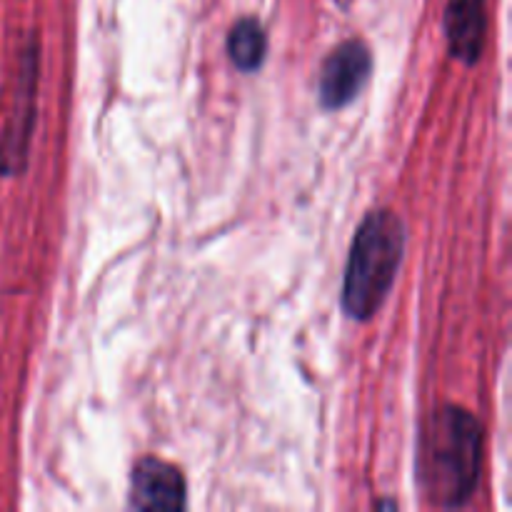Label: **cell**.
I'll use <instances>...</instances> for the list:
<instances>
[{
	"mask_svg": "<svg viewBox=\"0 0 512 512\" xmlns=\"http://www.w3.org/2000/svg\"><path fill=\"white\" fill-rule=\"evenodd\" d=\"M405 223L393 210H375L358 228L343 283V310L353 320H370L388 300L405 255Z\"/></svg>",
	"mask_w": 512,
	"mask_h": 512,
	"instance_id": "cell-2",
	"label": "cell"
},
{
	"mask_svg": "<svg viewBox=\"0 0 512 512\" xmlns=\"http://www.w3.org/2000/svg\"><path fill=\"white\" fill-rule=\"evenodd\" d=\"M185 478L178 468L158 458H143L130 475V508L135 510H183Z\"/></svg>",
	"mask_w": 512,
	"mask_h": 512,
	"instance_id": "cell-5",
	"label": "cell"
},
{
	"mask_svg": "<svg viewBox=\"0 0 512 512\" xmlns=\"http://www.w3.org/2000/svg\"><path fill=\"white\" fill-rule=\"evenodd\" d=\"M373 70V55L363 40H345L325 58L320 70V103L328 110L348 105L365 88Z\"/></svg>",
	"mask_w": 512,
	"mask_h": 512,
	"instance_id": "cell-4",
	"label": "cell"
},
{
	"mask_svg": "<svg viewBox=\"0 0 512 512\" xmlns=\"http://www.w3.org/2000/svg\"><path fill=\"white\" fill-rule=\"evenodd\" d=\"M483 463V428L470 410L445 405L420 433L418 475L440 508H463L473 498Z\"/></svg>",
	"mask_w": 512,
	"mask_h": 512,
	"instance_id": "cell-1",
	"label": "cell"
},
{
	"mask_svg": "<svg viewBox=\"0 0 512 512\" xmlns=\"http://www.w3.org/2000/svg\"><path fill=\"white\" fill-rule=\"evenodd\" d=\"M268 53V35L255 18H240L228 33V55L243 73H255Z\"/></svg>",
	"mask_w": 512,
	"mask_h": 512,
	"instance_id": "cell-7",
	"label": "cell"
},
{
	"mask_svg": "<svg viewBox=\"0 0 512 512\" xmlns=\"http://www.w3.org/2000/svg\"><path fill=\"white\" fill-rule=\"evenodd\" d=\"M485 25V0H448L445 38L450 55L465 65L478 63L485 43Z\"/></svg>",
	"mask_w": 512,
	"mask_h": 512,
	"instance_id": "cell-6",
	"label": "cell"
},
{
	"mask_svg": "<svg viewBox=\"0 0 512 512\" xmlns=\"http://www.w3.org/2000/svg\"><path fill=\"white\" fill-rule=\"evenodd\" d=\"M35 85H38V48H28L20 60L13 110L0 140V175H18L28 163V143L35 123Z\"/></svg>",
	"mask_w": 512,
	"mask_h": 512,
	"instance_id": "cell-3",
	"label": "cell"
}]
</instances>
